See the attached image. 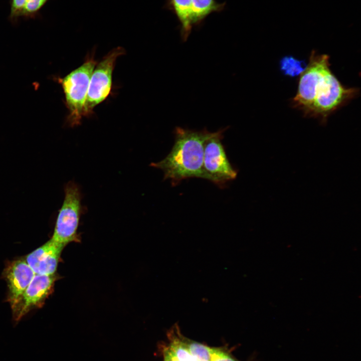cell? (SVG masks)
<instances>
[{
  "instance_id": "obj_1",
  "label": "cell",
  "mask_w": 361,
  "mask_h": 361,
  "mask_svg": "<svg viewBox=\"0 0 361 361\" xmlns=\"http://www.w3.org/2000/svg\"><path fill=\"white\" fill-rule=\"evenodd\" d=\"M174 133L175 141L171 151L164 158L150 165L161 169L164 179H170L173 185L185 179L203 178L204 144L216 132L177 127Z\"/></svg>"
},
{
  "instance_id": "obj_2",
  "label": "cell",
  "mask_w": 361,
  "mask_h": 361,
  "mask_svg": "<svg viewBox=\"0 0 361 361\" xmlns=\"http://www.w3.org/2000/svg\"><path fill=\"white\" fill-rule=\"evenodd\" d=\"M356 88H345L329 69L316 84L312 101L305 116L318 118L325 123L328 116L358 93Z\"/></svg>"
},
{
  "instance_id": "obj_3",
  "label": "cell",
  "mask_w": 361,
  "mask_h": 361,
  "mask_svg": "<svg viewBox=\"0 0 361 361\" xmlns=\"http://www.w3.org/2000/svg\"><path fill=\"white\" fill-rule=\"evenodd\" d=\"M97 63L93 52L82 65L60 79L69 110L67 121L71 127L81 123L91 76Z\"/></svg>"
},
{
  "instance_id": "obj_4",
  "label": "cell",
  "mask_w": 361,
  "mask_h": 361,
  "mask_svg": "<svg viewBox=\"0 0 361 361\" xmlns=\"http://www.w3.org/2000/svg\"><path fill=\"white\" fill-rule=\"evenodd\" d=\"M64 192V201L51 239L65 247L71 242L80 241L77 231L83 208L81 194L76 184L69 182L65 187Z\"/></svg>"
},
{
  "instance_id": "obj_5",
  "label": "cell",
  "mask_w": 361,
  "mask_h": 361,
  "mask_svg": "<svg viewBox=\"0 0 361 361\" xmlns=\"http://www.w3.org/2000/svg\"><path fill=\"white\" fill-rule=\"evenodd\" d=\"M125 51L121 47L111 50L96 65L91 76L84 103L83 117L91 116L97 105L105 101L111 92L112 75L117 58Z\"/></svg>"
},
{
  "instance_id": "obj_6",
  "label": "cell",
  "mask_w": 361,
  "mask_h": 361,
  "mask_svg": "<svg viewBox=\"0 0 361 361\" xmlns=\"http://www.w3.org/2000/svg\"><path fill=\"white\" fill-rule=\"evenodd\" d=\"M227 129V127L216 131L204 144L203 179L220 187L234 180L237 176V171L230 162L222 143L223 133Z\"/></svg>"
},
{
  "instance_id": "obj_7",
  "label": "cell",
  "mask_w": 361,
  "mask_h": 361,
  "mask_svg": "<svg viewBox=\"0 0 361 361\" xmlns=\"http://www.w3.org/2000/svg\"><path fill=\"white\" fill-rule=\"evenodd\" d=\"M329 57L326 54L318 55L313 51L305 70L300 74L298 89L293 98L295 108L304 113L310 106L313 89L320 79L330 69Z\"/></svg>"
},
{
  "instance_id": "obj_8",
  "label": "cell",
  "mask_w": 361,
  "mask_h": 361,
  "mask_svg": "<svg viewBox=\"0 0 361 361\" xmlns=\"http://www.w3.org/2000/svg\"><path fill=\"white\" fill-rule=\"evenodd\" d=\"M57 276L36 274L33 280L11 307L13 320L17 323L32 310L41 307L52 293Z\"/></svg>"
},
{
  "instance_id": "obj_9",
  "label": "cell",
  "mask_w": 361,
  "mask_h": 361,
  "mask_svg": "<svg viewBox=\"0 0 361 361\" xmlns=\"http://www.w3.org/2000/svg\"><path fill=\"white\" fill-rule=\"evenodd\" d=\"M36 274L23 259L9 262L3 276L7 283V301L13 306L30 284Z\"/></svg>"
},
{
  "instance_id": "obj_10",
  "label": "cell",
  "mask_w": 361,
  "mask_h": 361,
  "mask_svg": "<svg viewBox=\"0 0 361 361\" xmlns=\"http://www.w3.org/2000/svg\"><path fill=\"white\" fill-rule=\"evenodd\" d=\"M64 248L50 239L27 255L25 260L36 274H55Z\"/></svg>"
},
{
  "instance_id": "obj_11",
  "label": "cell",
  "mask_w": 361,
  "mask_h": 361,
  "mask_svg": "<svg viewBox=\"0 0 361 361\" xmlns=\"http://www.w3.org/2000/svg\"><path fill=\"white\" fill-rule=\"evenodd\" d=\"M170 3L182 25V37L186 40L193 25L192 0H170Z\"/></svg>"
},
{
  "instance_id": "obj_12",
  "label": "cell",
  "mask_w": 361,
  "mask_h": 361,
  "mask_svg": "<svg viewBox=\"0 0 361 361\" xmlns=\"http://www.w3.org/2000/svg\"><path fill=\"white\" fill-rule=\"evenodd\" d=\"M193 24L200 22L212 12L220 11L224 5L215 0H192Z\"/></svg>"
},
{
  "instance_id": "obj_13",
  "label": "cell",
  "mask_w": 361,
  "mask_h": 361,
  "mask_svg": "<svg viewBox=\"0 0 361 361\" xmlns=\"http://www.w3.org/2000/svg\"><path fill=\"white\" fill-rule=\"evenodd\" d=\"M305 64L303 61L297 60L290 56L283 57L280 61L281 71L284 75L291 77L300 75L307 66Z\"/></svg>"
},
{
  "instance_id": "obj_14",
  "label": "cell",
  "mask_w": 361,
  "mask_h": 361,
  "mask_svg": "<svg viewBox=\"0 0 361 361\" xmlns=\"http://www.w3.org/2000/svg\"><path fill=\"white\" fill-rule=\"evenodd\" d=\"M183 340L190 353L196 361H211L214 348L193 341Z\"/></svg>"
},
{
  "instance_id": "obj_15",
  "label": "cell",
  "mask_w": 361,
  "mask_h": 361,
  "mask_svg": "<svg viewBox=\"0 0 361 361\" xmlns=\"http://www.w3.org/2000/svg\"><path fill=\"white\" fill-rule=\"evenodd\" d=\"M168 348L178 361H196L180 337L171 336V343Z\"/></svg>"
},
{
  "instance_id": "obj_16",
  "label": "cell",
  "mask_w": 361,
  "mask_h": 361,
  "mask_svg": "<svg viewBox=\"0 0 361 361\" xmlns=\"http://www.w3.org/2000/svg\"><path fill=\"white\" fill-rule=\"evenodd\" d=\"M48 0H27L24 12L33 14L38 11Z\"/></svg>"
},
{
  "instance_id": "obj_17",
  "label": "cell",
  "mask_w": 361,
  "mask_h": 361,
  "mask_svg": "<svg viewBox=\"0 0 361 361\" xmlns=\"http://www.w3.org/2000/svg\"><path fill=\"white\" fill-rule=\"evenodd\" d=\"M27 0H12L11 14L13 16H17L24 12Z\"/></svg>"
},
{
  "instance_id": "obj_18",
  "label": "cell",
  "mask_w": 361,
  "mask_h": 361,
  "mask_svg": "<svg viewBox=\"0 0 361 361\" xmlns=\"http://www.w3.org/2000/svg\"><path fill=\"white\" fill-rule=\"evenodd\" d=\"M211 361H236L227 353L218 349L214 348Z\"/></svg>"
},
{
  "instance_id": "obj_19",
  "label": "cell",
  "mask_w": 361,
  "mask_h": 361,
  "mask_svg": "<svg viewBox=\"0 0 361 361\" xmlns=\"http://www.w3.org/2000/svg\"><path fill=\"white\" fill-rule=\"evenodd\" d=\"M164 361H178L169 348L164 352Z\"/></svg>"
}]
</instances>
